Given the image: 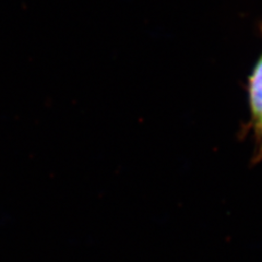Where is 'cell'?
Wrapping results in <instances>:
<instances>
[{
	"instance_id": "7a4b0ae2",
	"label": "cell",
	"mask_w": 262,
	"mask_h": 262,
	"mask_svg": "<svg viewBox=\"0 0 262 262\" xmlns=\"http://www.w3.org/2000/svg\"><path fill=\"white\" fill-rule=\"evenodd\" d=\"M258 129L260 131V134L262 136V117L259 119V124H258Z\"/></svg>"
},
{
	"instance_id": "6da1fadb",
	"label": "cell",
	"mask_w": 262,
	"mask_h": 262,
	"mask_svg": "<svg viewBox=\"0 0 262 262\" xmlns=\"http://www.w3.org/2000/svg\"><path fill=\"white\" fill-rule=\"evenodd\" d=\"M249 101L253 116L259 120L262 117V57L250 78Z\"/></svg>"
}]
</instances>
